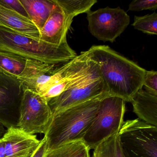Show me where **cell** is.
<instances>
[{"label": "cell", "mask_w": 157, "mask_h": 157, "mask_svg": "<svg viewBox=\"0 0 157 157\" xmlns=\"http://www.w3.org/2000/svg\"><path fill=\"white\" fill-rule=\"evenodd\" d=\"M105 97L74 105L54 116L44 135L48 151L71 141L82 140L95 118L101 101Z\"/></svg>", "instance_id": "2"}, {"label": "cell", "mask_w": 157, "mask_h": 157, "mask_svg": "<svg viewBox=\"0 0 157 157\" xmlns=\"http://www.w3.org/2000/svg\"><path fill=\"white\" fill-rule=\"evenodd\" d=\"M53 118L47 100L36 92L25 89L21 103L18 127L27 134L45 135Z\"/></svg>", "instance_id": "6"}, {"label": "cell", "mask_w": 157, "mask_h": 157, "mask_svg": "<svg viewBox=\"0 0 157 157\" xmlns=\"http://www.w3.org/2000/svg\"><path fill=\"white\" fill-rule=\"evenodd\" d=\"M118 134L124 157H157V126L138 118L124 121Z\"/></svg>", "instance_id": "5"}, {"label": "cell", "mask_w": 157, "mask_h": 157, "mask_svg": "<svg viewBox=\"0 0 157 157\" xmlns=\"http://www.w3.org/2000/svg\"><path fill=\"white\" fill-rule=\"evenodd\" d=\"M0 51L17 55L26 60L60 65L71 60L77 53L67 42L58 46L0 26Z\"/></svg>", "instance_id": "3"}, {"label": "cell", "mask_w": 157, "mask_h": 157, "mask_svg": "<svg viewBox=\"0 0 157 157\" xmlns=\"http://www.w3.org/2000/svg\"></svg>", "instance_id": "28"}, {"label": "cell", "mask_w": 157, "mask_h": 157, "mask_svg": "<svg viewBox=\"0 0 157 157\" xmlns=\"http://www.w3.org/2000/svg\"><path fill=\"white\" fill-rule=\"evenodd\" d=\"M2 139L5 157H31L41 142L36 135L27 134L18 127L8 128Z\"/></svg>", "instance_id": "11"}, {"label": "cell", "mask_w": 157, "mask_h": 157, "mask_svg": "<svg viewBox=\"0 0 157 157\" xmlns=\"http://www.w3.org/2000/svg\"><path fill=\"white\" fill-rule=\"evenodd\" d=\"M24 90L17 77L0 72V122L7 129L18 127Z\"/></svg>", "instance_id": "9"}, {"label": "cell", "mask_w": 157, "mask_h": 157, "mask_svg": "<svg viewBox=\"0 0 157 157\" xmlns=\"http://www.w3.org/2000/svg\"><path fill=\"white\" fill-rule=\"evenodd\" d=\"M26 59L17 55L0 51V72L18 78L23 71Z\"/></svg>", "instance_id": "17"}, {"label": "cell", "mask_w": 157, "mask_h": 157, "mask_svg": "<svg viewBox=\"0 0 157 157\" xmlns=\"http://www.w3.org/2000/svg\"><path fill=\"white\" fill-rule=\"evenodd\" d=\"M48 151L47 141L45 137L41 140L40 145L31 157H44Z\"/></svg>", "instance_id": "24"}, {"label": "cell", "mask_w": 157, "mask_h": 157, "mask_svg": "<svg viewBox=\"0 0 157 157\" xmlns=\"http://www.w3.org/2000/svg\"><path fill=\"white\" fill-rule=\"evenodd\" d=\"M92 157H124L118 134L96 147L94 149Z\"/></svg>", "instance_id": "19"}, {"label": "cell", "mask_w": 157, "mask_h": 157, "mask_svg": "<svg viewBox=\"0 0 157 157\" xmlns=\"http://www.w3.org/2000/svg\"><path fill=\"white\" fill-rule=\"evenodd\" d=\"M0 157H5L4 143L2 138H0Z\"/></svg>", "instance_id": "25"}, {"label": "cell", "mask_w": 157, "mask_h": 157, "mask_svg": "<svg viewBox=\"0 0 157 157\" xmlns=\"http://www.w3.org/2000/svg\"><path fill=\"white\" fill-rule=\"evenodd\" d=\"M90 150L82 140L66 143L48 151L44 157H88Z\"/></svg>", "instance_id": "16"}, {"label": "cell", "mask_w": 157, "mask_h": 157, "mask_svg": "<svg viewBox=\"0 0 157 157\" xmlns=\"http://www.w3.org/2000/svg\"><path fill=\"white\" fill-rule=\"evenodd\" d=\"M55 3L48 19L40 30V39L59 46L67 43V34L74 18L68 15L59 5Z\"/></svg>", "instance_id": "10"}, {"label": "cell", "mask_w": 157, "mask_h": 157, "mask_svg": "<svg viewBox=\"0 0 157 157\" xmlns=\"http://www.w3.org/2000/svg\"><path fill=\"white\" fill-rule=\"evenodd\" d=\"M0 5L14 11L25 17L29 18L27 12L20 0H0Z\"/></svg>", "instance_id": "23"}, {"label": "cell", "mask_w": 157, "mask_h": 157, "mask_svg": "<svg viewBox=\"0 0 157 157\" xmlns=\"http://www.w3.org/2000/svg\"><path fill=\"white\" fill-rule=\"evenodd\" d=\"M146 91L157 96V71L146 70L143 82Z\"/></svg>", "instance_id": "22"}, {"label": "cell", "mask_w": 157, "mask_h": 157, "mask_svg": "<svg viewBox=\"0 0 157 157\" xmlns=\"http://www.w3.org/2000/svg\"><path fill=\"white\" fill-rule=\"evenodd\" d=\"M59 66L37 60H26L25 67L18 78L25 90L36 92L44 84L47 76L51 74Z\"/></svg>", "instance_id": "12"}, {"label": "cell", "mask_w": 157, "mask_h": 157, "mask_svg": "<svg viewBox=\"0 0 157 157\" xmlns=\"http://www.w3.org/2000/svg\"><path fill=\"white\" fill-rule=\"evenodd\" d=\"M132 26L136 30L149 35L157 34V13L155 12L143 16L134 17Z\"/></svg>", "instance_id": "20"}, {"label": "cell", "mask_w": 157, "mask_h": 157, "mask_svg": "<svg viewBox=\"0 0 157 157\" xmlns=\"http://www.w3.org/2000/svg\"><path fill=\"white\" fill-rule=\"evenodd\" d=\"M90 157V156H89V157Z\"/></svg>", "instance_id": "27"}, {"label": "cell", "mask_w": 157, "mask_h": 157, "mask_svg": "<svg viewBox=\"0 0 157 157\" xmlns=\"http://www.w3.org/2000/svg\"><path fill=\"white\" fill-rule=\"evenodd\" d=\"M89 50L109 94L131 102L142 89L146 70L108 46L94 45Z\"/></svg>", "instance_id": "1"}, {"label": "cell", "mask_w": 157, "mask_h": 157, "mask_svg": "<svg viewBox=\"0 0 157 157\" xmlns=\"http://www.w3.org/2000/svg\"><path fill=\"white\" fill-rule=\"evenodd\" d=\"M88 29L100 41L113 43L128 26L130 17L120 7L101 8L87 13Z\"/></svg>", "instance_id": "7"}, {"label": "cell", "mask_w": 157, "mask_h": 157, "mask_svg": "<svg viewBox=\"0 0 157 157\" xmlns=\"http://www.w3.org/2000/svg\"><path fill=\"white\" fill-rule=\"evenodd\" d=\"M133 112L141 121L157 126V96L140 89L131 102Z\"/></svg>", "instance_id": "14"}, {"label": "cell", "mask_w": 157, "mask_h": 157, "mask_svg": "<svg viewBox=\"0 0 157 157\" xmlns=\"http://www.w3.org/2000/svg\"><path fill=\"white\" fill-rule=\"evenodd\" d=\"M125 102L119 97L110 95L102 99L95 118L82 138L89 149H94L118 134L124 122Z\"/></svg>", "instance_id": "4"}, {"label": "cell", "mask_w": 157, "mask_h": 157, "mask_svg": "<svg viewBox=\"0 0 157 157\" xmlns=\"http://www.w3.org/2000/svg\"><path fill=\"white\" fill-rule=\"evenodd\" d=\"M7 131L5 127L0 122V138L3 137Z\"/></svg>", "instance_id": "26"}, {"label": "cell", "mask_w": 157, "mask_h": 157, "mask_svg": "<svg viewBox=\"0 0 157 157\" xmlns=\"http://www.w3.org/2000/svg\"><path fill=\"white\" fill-rule=\"evenodd\" d=\"M109 95L99 72L50 99L48 101V104L54 117L74 105Z\"/></svg>", "instance_id": "8"}, {"label": "cell", "mask_w": 157, "mask_h": 157, "mask_svg": "<svg viewBox=\"0 0 157 157\" xmlns=\"http://www.w3.org/2000/svg\"><path fill=\"white\" fill-rule=\"evenodd\" d=\"M157 9V0H134L129 4L128 10L140 12L145 10H155Z\"/></svg>", "instance_id": "21"}, {"label": "cell", "mask_w": 157, "mask_h": 157, "mask_svg": "<svg viewBox=\"0 0 157 157\" xmlns=\"http://www.w3.org/2000/svg\"><path fill=\"white\" fill-rule=\"evenodd\" d=\"M0 26L40 39V31L29 18L1 5H0Z\"/></svg>", "instance_id": "13"}, {"label": "cell", "mask_w": 157, "mask_h": 157, "mask_svg": "<svg viewBox=\"0 0 157 157\" xmlns=\"http://www.w3.org/2000/svg\"><path fill=\"white\" fill-rule=\"evenodd\" d=\"M29 19L39 31L47 21L55 6L54 0H20Z\"/></svg>", "instance_id": "15"}, {"label": "cell", "mask_w": 157, "mask_h": 157, "mask_svg": "<svg viewBox=\"0 0 157 157\" xmlns=\"http://www.w3.org/2000/svg\"><path fill=\"white\" fill-rule=\"evenodd\" d=\"M69 16L74 18L77 15L90 11L97 3L96 0H54Z\"/></svg>", "instance_id": "18"}]
</instances>
